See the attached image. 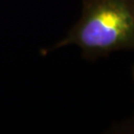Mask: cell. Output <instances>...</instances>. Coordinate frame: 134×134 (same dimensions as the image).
Returning a JSON list of instances; mask_svg holds the SVG:
<instances>
[{
	"mask_svg": "<svg viewBox=\"0 0 134 134\" xmlns=\"http://www.w3.org/2000/svg\"><path fill=\"white\" fill-rule=\"evenodd\" d=\"M70 44L88 59L134 49V0H84L79 20L47 52Z\"/></svg>",
	"mask_w": 134,
	"mask_h": 134,
	"instance_id": "obj_1",
	"label": "cell"
},
{
	"mask_svg": "<svg viewBox=\"0 0 134 134\" xmlns=\"http://www.w3.org/2000/svg\"><path fill=\"white\" fill-rule=\"evenodd\" d=\"M133 77H134V69H133Z\"/></svg>",
	"mask_w": 134,
	"mask_h": 134,
	"instance_id": "obj_2",
	"label": "cell"
}]
</instances>
